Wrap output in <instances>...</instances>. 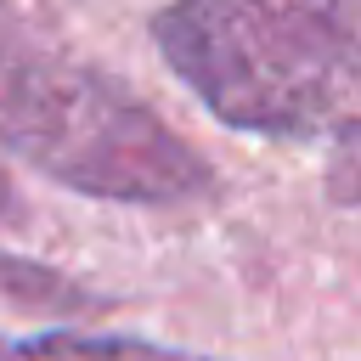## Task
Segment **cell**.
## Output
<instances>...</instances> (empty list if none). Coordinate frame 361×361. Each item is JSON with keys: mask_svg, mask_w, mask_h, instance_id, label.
<instances>
[{"mask_svg": "<svg viewBox=\"0 0 361 361\" xmlns=\"http://www.w3.org/2000/svg\"><path fill=\"white\" fill-rule=\"evenodd\" d=\"M169 68L254 135H338L361 118V0H169Z\"/></svg>", "mask_w": 361, "mask_h": 361, "instance_id": "6da1fadb", "label": "cell"}, {"mask_svg": "<svg viewBox=\"0 0 361 361\" xmlns=\"http://www.w3.org/2000/svg\"><path fill=\"white\" fill-rule=\"evenodd\" d=\"M0 141L39 175L118 203H175L209 164L124 85L51 56H0Z\"/></svg>", "mask_w": 361, "mask_h": 361, "instance_id": "7a4b0ae2", "label": "cell"}, {"mask_svg": "<svg viewBox=\"0 0 361 361\" xmlns=\"http://www.w3.org/2000/svg\"><path fill=\"white\" fill-rule=\"evenodd\" d=\"M0 361H209L186 350H164L147 338H85V333H28L0 338Z\"/></svg>", "mask_w": 361, "mask_h": 361, "instance_id": "3957f363", "label": "cell"}, {"mask_svg": "<svg viewBox=\"0 0 361 361\" xmlns=\"http://www.w3.org/2000/svg\"><path fill=\"white\" fill-rule=\"evenodd\" d=\"M73 305H85L73 282H62L45 265H23L0 254V310H73Z\"/></svg>", "mask_w": 361, "mask_h": 361, "instance_id": "277c9868", "label": "cell"}, {"mask_svg": "<svg viewBox=\"0 0 361 361\" xmlns=\"http://www.w3.org/2000/svg\"><path fill=\"white\" fill-rule=\"evenodd\" d=\"M327 197L344 209H361V118L338 130L333 164H327Z\"/></svg>", "mask_w": 361, "mask_h": 361, "instance_id": "5b68a950", "label": "cell"}, {"mask_svg": "<svg viewBox=\"0 0 361 361\" xmlns=\"http://www.w3.org/2000/svg\"><path fill=\"white\" fill-rule=\"evenodd\" d=\"M11 209V186H6V175H0V214Z\"/></svg>", "mask_w": 361, "mask_h": 361, "instance_id": "8992f818", "label": "cell"}]
</instances>
